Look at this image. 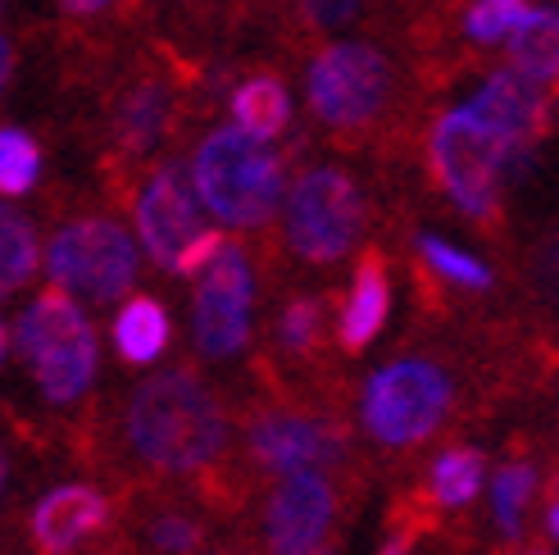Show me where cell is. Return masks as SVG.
Segmentation results:
<instances>
[{
	"label": "cell",
	"instance_id": "83f0119b",
	"mask_svg": "<svg viewBox=\"0 0 559 555\" xmlns=\"http://www.w3.org/2000/svg\"><path fill=\"white\" fill-rule=\"evenodd\" d=\"M359 5L365 0H305V19L323 27V33H337V27H346L359 14Z\"/></svg>",
	"mask_w": 559,
	"mask_h": 555
},
{
	"label": "cell",
	"instance_id": "8992f818",
	"mask_svg": "<svg viewBox=\"0 0 559 555\" xmlns=\"http://www.w3.org/2000/svg\"><path fill=\"white\" fill-rule=\"evenodd\" d=\"M451 410V378L432 359H391L365 382V433L378 447H418Z\"/></svg>",
	"mask_w": 559,
	"mask_h": 555
},
{
	"label": "cell",
	"instance_id": "2e32d148",
	"mask_svg": "<svg viewBox=\"0 0 559 555\" xmlns=\"http://www.w3.org/2000/svg\"><path fill=\"white\" fill-rule=\"evenodd\" d=\"M169 115H174V101H169V87L159 78H142L119 96L115 105V137L128 155H146L164 128H169Z\"/></svg>",
	"mask_w": 559,
	"mask_h": 555
},
{
	"label": "cell",
	"instance_id": "1f68e13d",
	"mask_svg": "<svg viewBox=\"0 0 559 555\" xmlns=\"http://www.w3.org/2000/svg\"><path fill=\"white\" fill-rule=\"evenodd\" d=\"M10 342H14V332L5 328V319H0V365H5V355H10Z\"/></svg>",
	"mask_w": 559,
	"mask_h": 555
},
{
	"label": "cell",
	"instance_id": "e0dca14e",
	"mask_svg": "<svg viewBox=\"0 0 559 555\" xmlns=\"http://www.w3.org/2000/svg\"><path fill=\"white\" fill-rule=\"evenodd\" d=\"M510 69L527 73L542 87H559V10L533 5L510 33Z\"/></svg>",
	"mask_w": 559,
	"mask_h": 555
},
{
	"label": "cell",
	"instance_id": "9a60e30c",
	"mask_svg": "<svg viewBox=\"0 0 559 555\" xmlns=\"http://www.w3.org/2000/svg\"><path fill=\"white\" fill-rule=\"evenodd\" d=\"M386 310H391V283H386V264L382 256H365L359 264L355 283H350V296L342 305V323H337V338L346 351H365L382 323H386Z\"/></svg>",
	"mask_w": 559,
	"mask_h": 555
},
{
	"label": "cell",
	"instance_id": "7c38bea8",
	"mask_svg": "<svg viewBox=\"0 0 559 555\" xmlns=\"http://www.w3.org/2000/svg\"><path fill=\"white\" fill-rule=\"evenodd\" d=\"M332 515H337V492L323 474H287L273 487L264 510V538L273 555H310L323 551Z\"/></svg>",
	"mask_w": 559,
	"mask_h": 555
},
{
	"label": "cell",
	"instance_id": "7402d4cb",
	"mask_svg": "<svg viewBox=\"0 0 559 555\" xmlns=\"http://www.w3.org/2000/svg\"><path fill=\"white\" fill-rule=\"evenodd\" d=\"M41 178V146L33 132L0 128V197H23Z\"/></svg>",
	"mask_w": 559,
	"mask_h": 555
},
{
	"label": "cell",
	"instance_id": "ac0fdd59",
	"mask_svg": "<svg viewBox=\"0 0 559 555\" xmlns=\"http://www.w3.org/2000/svg\"><path fill=\"white\" fill-rule=\"evenodd\" d=\"M169 310L155 296H132L115 315V351L128 365H155L169 346Z\"/></svg>",
	"mask_w": 559,
	"mask_h": 555
},
{
	"label": "cell",
	"instance_id": "8fae6325",
	"mask_svg": "<svg viewBox=\"0 0 559 555\" xmlns=\"http://www.w3.org/2000/svg\"><path fill=\"white\" fill-rule=\"evenodd\" d=\"M246 447L255 456V464L287 479V474H323V469H332L346 456V437L323 420H310V414L269 410L250 424Z\"/></svg>",
	"mask_w": 559,
	"mask_h": 555
},
{
	"label": "cell",
	"instance_id": "4316f807",
	"mask_svg": "<svg viewBox=\"0 0 559 555\" xmlns=\"http://www.w3.org/2000/svg\"><path fill=\"white\" fill-rule=\"evenodd\" d=\"M151 546L159 555H191L201 546V523L187 519V515H159L151 523Z\"/></svg>",
	"mask_w": 559,
	"mask_h": 555
},
{
	"label": "cell",
	"instance_id": "603a6c76",
	"mask_svg": "<svg viewBox=\"0 0 559 555\" xmlns=\"http://www.w3.org/2000/svg\"><path fill=\"white\" fill-rule=\"evenodd\" d=\"M537 487L533 464H506L500 474L491 479V510H496V529L506 538H519L523 529V510H527V496Z\"/></svg>",
	"mask_w": 559,
	"mask_h": 555
},
{
	"label": "cell",
	"instance_id": "3957f363",
	"mask_svg": "<svg viewBox=\"0 0 559 555\" xmlns=\"http://www.w3.org/2000/svg\"><path fill=\"white\" fill-rule=\"evenodd\" d=\"M14 351L50 405L82 401L92 392L96 369H100L92 319L82 315V305L64 287L33 296V305L14 323Z\"/></svg>",
	"mask_w": 559,
	"mask_h": 555
},
{
	"label": "cell",
	"instance_id": "e575fe53",
	"mask_svg": "<svg viewBox=\"0 0 559 555\" xmlns=\"http://www.w3.org/2000/svg\"><path fill=\"white\" fill-rule=\"evenodd\" d=\"M5 5H10V0H0V14H5Z\"/></svg>",
	"mask_w": 559,
	"mask_h": 555
},
{
	"label": "cell",
	"instance_id": "5b68a950",
	"mask_svg": "<svg viewBox=\"0 0 559 555\" xmlns=\"http://www.w3.org/2000/svg\"><path fill=\"white\" fill-rule=\"evenodd\" d=\"M136 237L159 269L178 278H195L228 241L205 224V205L182 164H159L146 178L142 197H136Z\"/></svg>",
	"mask_w": 559,
	"mask_h": 555
},
{
	"label": "cell",
	"instance_id": "ffe728a7",
	"mask_svg": "<svg viewBox=\"0 0 559 555\" xmlns=\"http://www.w3.org/2000/svg\"><path fill=\"white\" fill-rule=\"evenodd\" d=\"M37 264H41V246L33 224L19 210L0 205V296H14L37 273Z\"/></svg>",
	"mask_w": 559,
	"mask_h": 555
},
{
	"label": "cell",
	"instance_id": "30bf717a",
	"mask_svg": "<svg viewBox=\"0 0 559 555\" xmlns=\"http://www.w3.org/2000/svg\"><path fill=\"white\" fill-rule=\"evenodd\" d=\"M250 315H255V273L241 246L223 241V251L195 273L191 300V338L205 359H233L250 342Z\"/></svg>",
	"mask_w": 559,
	"mask_h": 555
},
{
	"label": "cell",
	"instance_id": "f1b7e54d",
	"mask_svg": "<svg viewBox=\"0 0 559 555\" xmlns=\"http://www.w3.org/2000/svg\"><path fill=\"white\" fill-rule=\"evenodd\" d=\"M115 5H119V0H60V10L73 14V19H96L105 10H115Z\"/></svg>",
	"mask_w": 559,
	"mask_h": 555
},
{
	"label": "cell",
	"instance_id": "cb8c5ba5",
	"mask_svg": "<svg viewBox=\"0 0 559 555\" xmlns=\"http://www.w3.org/2000/svg\"><path fill=\"white\" fill-rule=\"evenodd\" d=\"M418 256L428 260L432 273H441L445 283H455L464 292H487L491 287V269L483 260H473L468 251H460V246L441 241V237H418Z\"/></svg>",
	"mask_w": 559,
	"mask_h": 555
},
{
	"label": "cell",
	"instance_id": "5bb4252c",
	"mask_svg": "<svg viewBox=\"0 0 559 555\" xmlns=\"http://www.w3.org/2000/svg\"><path fill=\"white\" fill-rule=\"evenodd\" d=\"M109 519V501L87 483L50 487L33 510V542L46 555H73L100 523Z\"/></svg>",
	"mask_w": 559,
	"mask_h": 555
},
{
	"label": "cell",
	"instance_id": "4dcf8cb0",
	"mask_svg": "<svg viewBox=\"0 0 559 555\" xmlns=\"http://www.w3.org/2000/svg\"><path fill=\"white\" fill-rule=\"evenodd\" d=\"M546 533L559 542V496H550V506H546Z\"/></svg>",
	"mask_w": 559,
	"mask_h": 555
},
{
	"label": "cell",
	"instance_id": "484cf974",
	"mask_svg": "<svg viewBox=\"0 0 559 555\" xmlns=\"http://www.w3.org/2000/svg\"><path fill=\"white\" fill-rule=\"evenodd\" d=\"M319 332H323V310L319 300L310 296H292L277 315V342H283L287 355H305L319 346Z\"/></svg>",
	"mask_w": 559,
	"mask_h": 555
},
{
	"label": "cell",
	"instance_id": "d6a6232c",
	"mask_svg": "<svg viewBox=\"0 0 559 555\" xmlns=\"http://www.w3.org/2000/svg\"><path fill=\"white\" fill-rule=\"evenodd\" d=\"M405 546H409V542H405V538H391V542H386V551H382V555H405Z\"/></svg>",
	"mask_w": 559,
	"mask_h": 555
},
{
	"label": "cell",
	"instance_id": "6da1fadb",
	"mask_svg": "<svg viewBox=\"0 0 559 555\" xmlns=\"http://www.w3.org/2000/svg\"><path fill=\"white\" fill-rule=\"evenodd\" d=\"M123 433L136 460L159 474H201L228 451V410L205 378L164 369L132 392Z\"/></svg>",
	"mask_w": 559,
	"mask_h": 555
},
{
	"label": "cell",
	"instance_id": "836d02e7",
	"mask_svg": "<svg viewBox=\"0 0 559 555\" xmlns=\"http://www.w3.org/2000/svg\"><path fill=\"white\" fill-rule=\"evenodd\" d=\"M5 483H10V460L0 456V496H5Z\"/></svg>",
	"mask_w": 559,
	"mask_h": 555
},
{
	"label": "cell",
	"instance_id": "277c9868",
	"mask_svg": "<svg viewBox=\"0 0 559 555\" xmlns=\"http://www.w3.org/2000/svg\"><path fill=\"white\" fill-rule=\"evenodd\" d=\"M510 146L468 109H445L432 123L428 160L437 187L451 197V205L478 224H491L500 214V187L510 178Z\"/></svg>",
	"mask_w": 559,
	"mask_h": 555
},
{
	"label": "cell",
	"instance_id": "f546056e",
	"mask_svg": "<svg viewBox=\"0 0 559 555\" xmlns=\"http://www.w3.org/2000/svg\"><path fill=\"white\" fill-rule=\"evenodd\" d=\"M10 78H14V42L0 33V92L10 87Z\"/></svg>",
	"mask_w": 559,
	"mask_h": 555
},
{
	"label": "cell",
	"instance_id": "d6986e66",
	"mask_svg": "<svg viewBox=\"0 0 559 555\" xmlns=\"http://www.w3.org/2000/svg\"><path fill=\"white\" fill-rule=\"evenodd\" d=\"M233 119H237V128L273 142V137L287 132V123H292V96L273 73H255L233 92Z\"/></svg>",
	"mask_w": 559,
	"mask_h": 555
},
{
	"label": "cell",
	"instance_id": "52a82bcc",
	"mask_svg": "<svg viewBox=\"0 0 559 555\" xmlns=\"http://www.w3.org/2000/svg\"><path fill=\"white\" fill-rule=\"evenodd\" d=\"M142 256L123 224L105 214L73 219L46 246V273L55 287H64L82 300H119L132 292Z\"/></svg>",
	"mask_w": 559,
	"mask_h": 555
},
{
	"label": "cell",
	"instance_id": "9c48e42d",
	"mask_svg": "<svg viewBox=\"0 0 559 555\" xmlns=\"http://www.w3.org/2000/svg\"><path fill=\"white\" fill-rule=\"evenodd\" d=\"M365 233V197L350 174L319 164L287 191V246L310 264H337Z\"/></svg>",
	"mask_w": 559,
	"mask_h": 555
},
{
	"label": "cell",
	"instance_id": "7a4b0ae2",
	"mask_svg": "<svg viewBox=\"0 0 559 555\" xmlns=\"http://www.w3.org/2000/svg\"><path fill=\"white\" fill-rule=\"evenodd\" d=\"M191 182L205 214L228 228H264L283 205V160L246 128H214L191 155Z\"/></svg>",
	"mask_w": 559,
	"mask_h": 555
},
{
	"label": "cell",
	"instance_id": "4fadbf2b",
	"mask_svg": "<svg viewBox=\"0 0 559 555\" xmlns=\"http://www.w3.org/2000/svg\"><path fill=\"white\" fill-rule=\"evenodd\" d=\"M550 87H542L519 69H496L473 96V115L510 151H533L542 142L550 128Z\"/></svg>",
	"mask_w": 559,
	"mask_h": 555
},
{
	"label": "cell",
	"instance_id": "d4e9b609",
	"mask_svg": "<svg viewBox=\"0 0 559 555\" xmlns=\"http://www.w3.org/2000/svg\"><path fill=\"white\" fill-rule=\"evenodd\" d=\"M527 10H533L527 0H473L468 14H464V33H468V42H478V46L510 42V33L523 23Z\"/></svg>",
	"mask_w": 559,
	"mask_h": 555
},
{
	"label": "cell",
	"instance_id": "44dd1931",
	"mask_svg": "<svg viewBox=\"0 0 559 555\" xmlns=\"http://www.w3.org/2000/svg\"><path fill=\"white\" fill-rule=\"evenodd\" d=\"M483 474H487V460H483V451H473V447H451L445 456H437V464H432L437 506L464 510L473 496L483 492Z\"/></svg>",
	"mask_w": 559,
	"mask_h": 555
},
{
	"label": "cell",
	"instance_id": "ba28073f",
	"mask_svg": "<svg viewBox=\"0 0 559 555\" xmlns=\"http://www.w3.org/2000/svg\"><path fill=\"white\" fill-rule=\"evenodd\" d=\"M305 101L323 128H369L391 101V64L369 42H332L305 69Z\"/></svg>",
	"mask_w": 559,
	"mask_h": 555
}]
</instances>
